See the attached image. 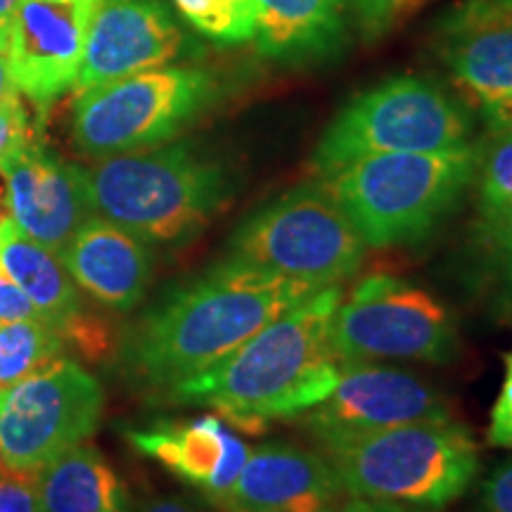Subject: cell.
<instances>
[{
    "instance_id": "cell-22",
    "label": "cell",
    "mask_w": 512,
    "mask_h": 512,
    "mask_svg": "<svg viewBox=\"0 0 512 512\" xmlns=\"http://www.w3.org/2000/svg\"><path fill=\"white\" fill-rule=\"evenodd\" d=\"M64 358V337L46 320L0 323V389L41 373Z\"/></svg>"
},
{
    "instance_id": "cell-18",
    "label": "cell",
    "mask_w": 512,
    "mask_h": 512,
    "mask_svg": "<svg viewBox=\"0 0 512 512\" xmlns=\"http://www.w3.org/2000/svg\"><path fill=\"white\" fill-rule=\"evenodd\" d=\"M69 278L95 302L131 311L143 302L152 278V256L143 240L93 214L60 254Z\"/></svg>"
},
{
    "instance_id": "cell-19",
    "label": "cell",
    "mask_w": 512,
    "mask_h": 512,
    "mask_svg": "<svg viewBox=\"0 0 512 512\" xmlns=\"http://www.w3.org/2000/svg\"><path fill=\"white\" fill-rule=\"evenodd\" d=\"M349 0H259L254 46L280 67H320L349 43Z\"/></svg>"
},
{
    "instance_id": "cell-10",
    "label": "cell",
    "mask_w": 512,
    "mask_h": 512,
    "mask_svg": "<svg viewBox=\"0 0 512 512\" xmlns=\"http://www.w3.org/2000/svg\"><path fill=\"white\" fill-rule=\"evenodd\" d=\"M105 392L79 363L57 358L41 373L0 389V458L5 472L34 477L98 430Z\"/></svg>"
},
{
    "instance_id": "cell-3",
    "label": "cell",
    "mask_w": 512,
    "mask_h": 512,
    "mask_svg": "<svg viewBox=\"0 0 512 512\" xmlns=\"http://www.w3.org/2000/svg\"><path fill=\"white\" fill-rule=\"evenodd\" d=\"M86 174L95 214L145 245L195 240L235 195L233 171L192 143L98 159Z\"/></svg>"
},
{
    "instance_id": "cell-7",
    "label": "cell",
    "mask_w": 512,
    "mask_h": 512,
    "mask_svg": "<svg viewBox=\"0 0 512 512\" xmlns=\"http://www.w3.org/2000/svg\"><path fill=\"white\" fill-rule=\"evenodd\" d=\"M475 119L437 81L394 76L351 98L330 121L313 152V171L330 176L358 159L392 152H437L467 145Z\"/></svg>"
},
{
    "instance_id": "cell-2",
    "label": "cell",
    "mask_w": 512,
    "mask_h": 512,
    "mask_svg": "<svg viewBox=\"0 0 512 512\" xmlns=\"http://www.w3.org/2000/svg\"><path fill=\"white\" fill-rule=\"evenodd\" d=\"M342 290L330 285L240 344L214 368L166 392V399L209 406L233 427L261 432L268 420L299 418L330 396L339 361L330 320Z\"/></svg>"
},
{
    "instance_id": "cell-4",
    "label": "cell",
    "mask_w": 512,
    "mask_h": 512,
    "mask_svg": "<svg viewBox=\"0 0 512 512\" xmlns=\"http://www.w3.org/2000/svg\"><path fill=\"white\" fill-rule=\"evenodd\" d=\"M344 494L401 510H441L470 489L477 441L456 420L411 422L320 441Z\"/></svg>"
},
{
    "instance_id": "cell-37",
    "label": "cell",
    "mask_w": 512,
    "mask_h": 512,
    "mask_svg": "<svg viewBox=\"0 0 512 512\" xmlns=\"http://www.w3.org/2000/svg\"><path fill=\"white\" fill-rule=\"evenodd\" d=\"M5 472V467H3V458H0V475H3Z\"/></svg>"
},
{
    "instance_id": "cell-23",
    "label": "cell",
    "mask_w": 512,
    "mask_h": 512,
    "mask_svg": "<svg viewBox=\"0 0 512 512\" xmlns=\"http://www.w3.org/2000/svg\"><path fill=\"white\" fill-rule=\"evenodd\" d=\"M477 233L494 228L512 214V126L496 128L477 145L475 166Z\"/></svg>"
},
{
    "instance_id": "cell-11",
    "label": "cell",
    "mask_w": 512,
    "mask_h": 512,
    "mask_svg": "<svg viewBox=\"0 0 512 512\" xmlns=\"http://www.w3.org/2000/svg\"><path fill=\"white\" fill-rule=\"evenodd\" d=\"M448 418V403L413 373L366 361H342L335 389L316 408L299 415V425L325 441Z\"/></svg>"
},
{
    "instance_id": "cell-34",
    "label": "cell",
    "mask_w": 512,
    "mask_h": 512,
    "mask_svg": "<svg viewBox=\"0 0 512 512\" xmlns=\"http://www.w3.org/2000/svg\"><path fill=\"white\" fill-rule=\"evenodd\" d=\"M140 512H204L197 505H192L183 498H174V496H164V498H155V501L145 503Z\"/></svg>"
},
{
    "instance_id": "cell-36",
    "label": "cell",
    "mask_w": 512,
    "mask_h": 512,
    "mask_svg": "<svg viewBox=\"0 0 512 512\" xmlns=\"http://www.w3.org/2000/svg\"><path fill=\"white\" fill-rule=\"evenodd\" d=\"M494 3H498V5H503V8L512 10V0H494Z\"/></svg>"
},
{
    "instance_id": "cell-29",
    "label": "cell",
    "mask_w": 512,
    "mask_h": 512,
    "mask_svg": "<svg viewBox=\"0 0 512 512\" xmlns=\"http://www.w3.org/2000/svg\"><path fill=\"white\" fill-rule=\"evenodd\" d=\"M0 512H38L34 477L15 472L0 475Z\"/></svg>"
},
{
    "instance_id": "cell-1",
    "label": "cell",
    "mask_w": 512,
    "mask_h": 512,
    "mask_svg": "<svg viewBox=\"0 0 512 512\" xmlns=\"http://www.w3.org/2000/svg\"><path fill=\"white\" fill-rule=\"evenodd\" d=\"M318 290L302 280L226 259L166 292L128 330L121 347L126 373L162 389L214 368L240 344Z\"/></svg>"
},
{
    "instance_id": "cell-8",
    "label": "cell",
    "mask_w": 512,
    "mask_h": 512,
    "mask_svg": "<svg viewBox=\"0 0 512 512\" xmlns=\"http://www.w3.org/2000/svg\"><path fill=\"white\" fill-rule=\"evenodd\" d=\"M226 256L283 278L330 287L361 268L366 242L323 181H313L254 209L235 228Z\"/></svg>"
},
{
    "instance_id": "cell-21",
    "label": "cell",
    "mask_w": 512,
    "mask_h": 512,
    "mask_svg": "<svg viewBox=\"0 0 512 512\" xmlns=\"http://www.w3.org/2000/svg\"><path fill=\"white\" fill-rule=\"evenodd\" d=\"M0 271L22 287L41 318L60 335L83 316L79 290L62 259L22 233L10 216L0 221Z\"/></svg>"
},
{
    "instance_id": "cell-25",
    "label": "cell",
    "mask_w": 512,
    "mask_h": 512,
    "mask_svg": "<svg viewBox=\"0 0 512 512\" xmlns=\"http://www.w3.org/2000/svg\"><path fill=\"white\" fill-rule=\"evenodd\" d=\"M491 278L498 287V297L505 309H512V214L505 216L494 228L479 233Z\"/></svg>"
},
{
    "instance_id": "cell-15",
    "label": "cell",
    "mask_w": 512,
    "mask_h": 512,
    "mask_svg": "<svg viewBox=\"0 0 512 512\" xmlns=\"http://www.w3.org/2000/svg\"><path fill=\"white\" fill-rule=\"evenodd\" d=\"M0 171L8 185L10 219L57 256L95 214L86 169L31 140L5 157Z\"/></svg>"
},
{
    "instance_id": "cell-31",
    "label": "cell",
    "mask_w": 512,
    "mask_h": 512,
    "mask_svg": "<svg viewBox=\"0 0 512 512\" xmlns=\"http://www.w3.org/2000/svg\"><path fill=\"white\" fill-rule=\"evenodd\" d=\"M484 512H512V463L491 472L482 491Z\"/></svg>"
},
{
    "instance_id": "cell-24",
    "label": "cell",
    "mask_w": 512,
    "mask_h": 512,
    "mask_svg": "<svg viewBox=\"0 0 512 512\" xmlns=\"http://www.w3.org/2000/svg\"><path fill=\"white\" fill-rule=\"evenodd\" d=\"M178 15L202 38L233 48L254 38L259 0H174Z\"/></svg>"
},
{
    "instance_id": "cell-16",
    "label": "cell",
    "mask_w": 512,
    "mask_h": 512,
    "mask_svg": "<svg viewBox=\"0 0 512 512\" xmlns=\"http://www.w3.org/2000/svg\"><path fill=\"white\" fill-rule=\"evenodd\" d=\"M344 496L325 453L287 441L249 448L233 489L221 498L226 512H325Z\"/></svg>"
},
{
    "instance_id": "cell-12",
    "label": "cell",
    "mask_w": 512,
    "mask_h": 512,
    "mask_svg": "<svg viewBox=\"0 0 512 512\" xmlns=\"http://www.w3.org/2000/svg\"><path fill=\"white\" fill-rule=\"evenodd\" d=\"M437 46L456 88L491 131L512 126V10L494 0H460L439 19Z\"/></svg>"
},
{
    "instance_id": "cell-9",
    "label": "cell",
    "mask_w": 512,
    "mask_h": 512,
    "mask_svg": "<svg viewBox=\"0 0 512 512\" xmlns=\"http://www.w3.org/2000/svg\"><path fill=\"white\" fill-rule=\"evenodd\" d=\"M337 361L446 363L458 351V328L444 302L396 275H366L339 299L330 320Z\"/></svg>"
},
{
    "instance_id": "cell-20",
    "label": "cell",
    "mask_w": 512,
    "mask_h": 512,
    "mask_svg": "<svg viewBox=\"0 0 512 512\" xmlns=\"http://www.w3.org/2000/svg\"><path fill=\"white\" fill-rule=\"evenodd\" d=\"M38 512H126L128 496L98 448L76 444L34 475Z\"/></svg>"
},
{
    "instance_id": "cell-26",
    "label": "cell",
    "mask_w": 512,
    "mask_h": 512,
    "mask_svg": "<svg viewBox=\"0 0 512 512\" xmlns=\"http://www.w3.org/2000/svg\"><path fill=\"white\" fill-rule=\"evenodd\" d=\"M486 439H489L491 446L512 448V349L505 354V375L501 382V392H498L494 408H491Z\"/></svg>"
},
{
    "instance_id": "cell-30",
    "label": "cell",
    "mask_w": 512,
    "mask_h": 512,
    "mask_svg": "<svg viewBox=\"0 0 512 512\" xmlns=\"http://www.w3.org/2000/svg\"><path fill=\"white\" fill-rule=\"evenodd\" d=\"M8 320H43L34 302L22 292L15 280L0 271V323Z\"/></svg>"
},
{
    "instance_id": "cell-13",
    "label": "cell",
    "mask_w": 512,
    "mask_h": 512,
    "mask_svg": "<svg viewBox=\"0 0 512 512\" xmlns=\"http://www.w3.org/2000/svg\"><path fill=\"white\" fill-rule=\"evenodd\" d=\"M192 55V43L164 0H100L81 67L76 95L126 76L166 67Z\"/></svg>"
},
{
    "instance_id": "cell-28",
    "label": "cell",
    "mask_w": 512,
    "mask_h": 512,
    "mask_svg": "<svg viewBox=\"0 0 512 512\" xmlns=\"http://www.w3.org/2000/svg\"><path fill=\"white\" fill-rule=\"evenodd\" d=\"M31 140L29 119L24 114L22 102L12 100L10 105L0 107V162L12 152L27 145Z\"/></svg>"
},
{
    "instance_id": "cell-14",
    "label": "cell",
    "mask_w": 512,
    "mask_h": 512,
    "mask_svg": "<svg viewBox=\"0 0 512 512\" xmlns=\"http://www.w3.org/2000/svg\"><path fill=\"white\" fill-rule=\"evenodd\" d=\"M100 0H17L10 74L41 110L74 88Z\"/></svg>"
},
{
    "instance_id": "cell-5",
    "label": "cell",
    "mask_w": 512,
    "mask_h": 512,
    "mask_svg": "<svg viewBox=\"0 0 512 512\" xmlns=\"http://www.w3.org/2000/svg\"><path fill=\"white\" fill-rule=\"evenodd\" d=\"M477 145L358 159L318 178L366 247L413 245L441 226L472 185Z\"/></svg>"
},
{
    "instance_id": "cell-27",
    "label": "cell",
    "mask_w": 512,
    "mask_h": 512,
    "mask_svg": "<svg viewBox=\"0 0 512 512\" xmlns=\"http://www.w3.org/2000/svg\"><path fill=\"white\" fill-rule=\"evenodd\" d=\"M401 0H349L351 15L356 17L361 34L375 41L392 27Z\"/></svg>"
},
{
    "instance_id": "cell-17",
    "label": "cell",
    "mask_w": 512,
    "mask_h": 512,
    "mask_svg": "<svg viewBox=\"0 0 512 512\" xmlns=\"http://www.w3.org/2000/svg\"><path fill=\"white\" fill-rule=\"evenodd\" d=\"M126 437L143 456L155 458L181 482L200 489L214 505L233 489L249 456L245 441L216 415L159 420Z\"/></svg>"
},
{
    "instance_id": "cell-6",
    "label": "cell",
    "mask_w": 512,
    "mask_h": 512,
    "mask_svg": "<svg viewBox=\"0 0 512 512\" xmlns=\"http://www.w3.org/2000/svg\"><path fill=\"white\" fill-rule=\"evenodd\" d=\"M226 98L221 74L200 64H166L79 93L72 140L105 159L174 143Z\"/></svg>"
},
{
    "instance_id": "cell-32",
    "label": "cell",
    "mask_w": 512,
    "mask_h": 512,
    "mask_svg": "<svg viewBox=\"0 0 512 512\" xmlns=\"http://www.w3.org/2000/svg\"><path fill=\"white\" fill-rule=\"evenodd\" d=\"M19 98V91L10 74V48L0 46V107L10 105Z\"/></svg>"
},
{
    "instance_id": "cell-33",
    "label": "cell",
    "mask_w": 512,
    "mask_h": 512,
    "mask_svg": "<svg viewBox=\"0 0 512 512\" xmlns=\"http://www.w3.org/2000/svg\"><path fill=\"white\" fill-rule=\"evenodd\" d=\"M325 512H408L401 508H394V505H382L373 501H363V498H351V501H339L328 508Z\"/></svg>"
},
{
    "instance_id": "cell-35",
    "label": "cell",
    "mask_w": 512,
    "mask_h": 512,
    "mask_svg": "<svg viewBox=\"0 0 512 512\" xmlns=\"http://www.w3.org/2000/svg\"><path fill=\"white\" fill-rule=\"evenodd\" d=\"M15 8H17V0H0V46L5 48H10Z\"/></svg>"
}]
</instances>
